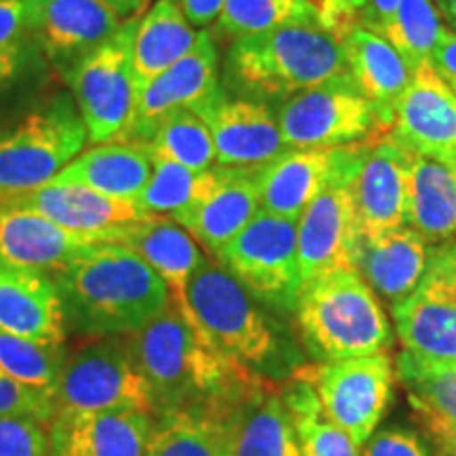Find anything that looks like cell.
<instances>
[{
  "instance_id": "13",
  "label": "cell",
  "mask_w": 456,
  "mask_h": 456,
  "mask_svg": "<svg viewBox=\"0 0 456 456\" xmlns=\"http://www.w3.org/2000/svg\"><path fill=\"white\" fill-rule=\"evenodd\" d=\"M218 87V49L212 32L201 30L191 53L140 89L127 127L117 142L148 144L161 121L174 112L195 110Z\"/></svg>"
},
{
  "instance_id": "22",
  "label": "cell",
  "mask_w": 456,
  "mask_h": 456,
  "mask_svg": "<svg viewBox=\"0 0 456 456\" xmlns=\"http://www.w3.org/2000/svg\"><path fill=\"white\" fill-rule=\"evenodd\" d=\"M226 456H302L281 387L262 379L222 414Z\"/></svg>"
},
{
  "instance_id": "26",
  "label": "cell",
  "mask_w": 456,
  "mask_h": 456,
  "mask_svg": "<svg viewBox=\"0 0 456 456\" xmlns=\"http://www.w3.org/2000/svg\"><path fill=\"white\" fill-rule=\"evenodd\" d=\"M106 241L121 243L157 273L167 283L171 298H184L186 285L208 254L184 226L169 216L144 214L142 218L123 224L108 235Z\"/></svg>"
},
{
  "instance_id": "41",
  "label": "cell",
  "mask_w": 456,
  "mask_h": 456,
  "mask_svg": "<svg viewBox=\"0 0 456 456\" xmlns=\"http://www.w3.org/2000/svg\"><path fill=\"white\" fill-rule=\"evenodd\" d=\"M45 425L26 416H0V456H49Z\"/></svg>"
},
{
  "instance_id": "5",
  "label": "cell",
  "mask_w": 456,
  "mask_h": 456,
  "mask_svg": "<svg viewBox=\"0 0 456 456\" xmlns=\"http://www.w3.org/2000/svg\"><path fill=\"white\" fill-rule=\"evenodd\" d=\"M175 302L220 351L245 366L265 370L281 359V338L269 317L216 258L208 256L188 281L184 298Z\"/></svg>"
},
{
  "instance_id": "32",
  "label": "cell",
  "mask_w": 456,
  "mask_h": 456,
  "mask_svg": "<svg viewBox=\"0 0 456 456\" xmlns=\"http://www.w3.org/2000/svg\"><path fill=\"white\" fill-rule=\"evenodd\" d=\"M199 34L178 0H157L146 15L138 20L134 38L135 91L180 61L199 41Z\"/></svg>"
},
{
  "instance_id": "37",
  "label": "cell",
  "mask_w": 456,
  "mask_h": 456,
  "mask_svg": "<svg viewBox=\"0 0 456 456\" xmlns=\"http://www.w3.org/2000/svg\"><path fill=\"white\" fill-rule=\"evenodd\" d=\"M442 28L440 9L433 0H399L395 15L385 28L383 38L395 47L410 70L414 72L420 64L431 61Z\"/></svg>"
},
{
  "instance_id": "42",
  "label": "cell",
  "mask_w": 456,
  "mask_h": 456,
  "mask_svg": "<svg viewBox=\"0 0 456 456\" xmlns=\"http://www.w3.org/2000/svg\"><path fill=\"white\" fill-rule=\"evenodd\" d=\"M55 414L53 395L17 383L0 372V416H26L49 423Z\"/></svg>"
},
{
  "instance_id": "1",
  "label": "cell",
  "mask_w": 456,
  "mask_h": 456,
  "mask_svg": "<svg viewBox=\"0 0 456 456\" xmlns=\"http://www.w3.org/2000/svg\"><path fill=\"white\" fill-rule=\"evenodd\" d=\"M125 342L151 387L155 416L178 410L222 412L265 379L220 351L175 300Z\"/></svg>"
},
{
  "instance_id": "52",
  "label": "cell",
  "mask_w": 456,
  "mask_h": 456,
  "mask_svg": "<svg viewBox=\"0 0 456 456\" xmlns=\"http://www.w3.org/2000/svg\"><path fill=\"white\" fill-rule=\"evenodd\" d=\"M450 167H452V169H454V174H456V159L452 161V165H450Z\"/></svg>"
},
{
  "instance_id": "12",
  "label": "cell",
  "mask_w": 456,
  "mask_h": 456,
  "mask_svg": "<svg viewBox=\"0 0 456 456\" xmlns=\"http://www.w3.org/2000/svg\"><path fill=\"white\" fill-rule=\"evenodd\" d=\"M410 155L391 134L353 146L349 191L359 235L372 237L406 226Z\"/></svg>"
},
{
  "instance_id": "23",
  "label": "cell",
  "mask_w": 456,
  "mask_h": 456,
  "mask_svg": "<svg viewBox=\"0 0 456 456\" xmlns=\"http://www.w3.org/2000/svg\"><path fill=\"white\" fill-rule=\"evenodd\" d=\"M349 148L298 151L288 148L265 167L256 169L260 208L292 222L345 167Z\"/></svg>"
},
{
  "instance_id": "50",
  "label": "cell",
  "mask_w": 456,
  "mask_h": 456,
  "mask_svg": "<svg viewBox=\"0 0 456 456\" xmlns=\"http://www.w3.org/2000/svg\"><path fill=\"white\" fill-rule=\"evenodd\" d=\"M17 68V53H0V83H4Z\"/></svg>"
},
{
  "instance_id": "33",
  "label": "cell",
  "mask_w": 456,
  "mask_h": 456,
  "mask_svg": "<svg viewBox=\"0 0 456 456\" xmlns=\"http://www.w3.org/2000/svg\"><path fill=\"white\" fill-rule=\"evenodd\" d=\"M144 456H226L224 420L212 410L159 414Z\"/></svg>"
},
{
  "instance_id": "38",
  "label": "cell",
  "mask_w": 456,
  "mask_h": 456,
  "mask_svg": "<svg viewBox=\"0 0 456 456\" xmlns=\"http://www.w3.org/2000/svg\"><path fill=\"white\" fill-rule=\"evenodd\" d=\"M148 146L155 155L171 159L192 171H208L216 165L212 134L195 110L174 112L161 121Z\"/></svg>"
},
{
  "instance_id": "7",
  "label": "cell",
  "mask_w": 456,
  "mask_h": 456,
  "mask_svg": "<svg viewBox=\"0 0 456 456\" xmlns=\"http://www.w3.org/2000/svg\"><path fill=\"white\" fill-rule=\"evenodd\" d=\"M81 112L60 95L0 138V195H20L53 180L87 146Z\"/></svg>"
},
{
  "instance_id": "35",
  "label": "cell",
  "mask_w": 456,
  "mask_h": 456,
  "mask_svg": "<svg viewBox=\"0 0 456 456\" xmlns=\"http://www.w3.org/2000/svg\"><path fill=\"white\" fill-rule=\"evenodd\" d=\"M216 24L232 41L285 26H322L315 0H226Z\"/></svg>"
},
{
  "instance_id": "10",
  "label": "cell",
  "mask_w": 456,
  "mask_h": 456,
  "mask_svg": "<svg viewBox=\"0 0 456 456\" xmlns=\"http://www.w3.org/2000/svg\"><path fill=\"white\" fill-rule=\"evenodd\" d=\"M256 300L294 311L302 281L296 222L258 209L248 226L216 256Z\"/></svg>"
},
{
  "instance_id": "49",
  "label": "cell",
  "mask_w": 456,
  "mask_h": 456,
  "mask_svg": "<svg viewBox=\"0 0 456 456\" xmlns=\"http://www.w3.org/2000/svg\"><path fill=\"white\" fill-rule=\"evenodd\" d=\"M433 3L440 9V15H444V20L448 21L446 26L456 30V0H433Z\"/></svg>"
},
{
  "instance_id": "24",
  "label": "cell",
  "mask_w": 456,
  "mask_h": 456,
  "mask_svg": "<svg viewBox=\"0 0 456 456\" xmlns=\"http://www.w3.org/2000/svg\"><path fill=\"white\" fill-rule=\"evenodd\" d=\"M431 243L412 228L402 226L380 235H359L355 269L380 302L391 309L419 288L431 265Z\"/></svg>"
},
{
  "instance_id": "51",
  "label": "cell",
  "mask_w": 456,
  "mask_h": 456,
  "mask_svg": "<svg viewBox=\"0 0 456 456\" xmlns=\"http://www.w3.org/2000/svg\"><path fill=\"white\" fill-rule=\"evenodd\" d=\"M437 454L440 456H456V442H446V444H437Z\"/></svg>"
},
{
  "instance_id": "53",
  "label": "cell",
  "mask_w": 456,
  "mask_h": 456,
  "mask_svg": "<svg viewBox=\"0 0 456 456\" xmlns=\"http://www.w3.org/2000/svg\"><path fill=\"white\" fill-rule=\"evenodd\" d=\"M452 89H454V94H456V85H452Z\"/></svg>"
},
{
  "instance_id": "39",
  "label": "cell",
  "mask_w": 456,
  "mask_h": 456,
  "mask_svg": "<svg viewBox=\"0 0 456 456\" xmlns=\"http://www.w3.org/2000/svg\"><path fill=\"white\" fill-rule=\"evenodd\" d=\"M61 346H47L0 330V372L17 383L53 395L60 379Z\"/></svg>"
},
{
  "instance_id": "28",
  "label": "cell",
  "mask_w": 456,
  "mask_h": 456,
  "mask_svg": "<svg viewBox=\"0 0 456 456\" xmlns=\"http://www.w3.org/2000/svg\"><path fill=\"white\" fill-rule=\"evenodd\" d=\"M94 241L38 214L0 208V265L53 277Z\"/></svg>"
},
{
  "instance_id": "15",
  "label": "cell",
  "mask_w": 456,
  "mask_h": 456,
  "mask_svg": "<svg viewBox=\"0 0 456 456\" xmlns=\"http://www.w3.org/2000/svg\"><path fill=\"white\" fill-rule=\"evenodd\" d=\"M195 112L209 127L222 167L260 169L288 151L275 114L260 102L226 98L218 87Z\"/></svg>"
},
{
  "instance_id": "54",
  "label": "cell",
  "mask_w": 456,
  "mask_h": 456,
  "mask_svg": "<svg viewBox=\"0 0 456 456\" xmlns=\"http://www.w3.org/2000/svg\"><path fill=\"white\" fill-rule=\"evenodd\" d=\"M315 3H317V4H319V0H315Z\"/></svg>"
},
{
  "instance_id": "4",
  "label": "cell",
  "mask_w": 456,
  "mask_h": 456,
  "mask_svg": "<svg viewBox=\"0 0 456 456\" xmlns=\"http://www.w3.org/2000/svg\"><path fill=\"white\" fill-rule=\"evenodd\" d=\"M228 77L262 98H292L336 78L351 77L338 41L322 26H285L232 41Z\"/></svg>"
},
{
  "instance_id": "45",
  "label": "cell",
  "mask_w": 456,
  "mask_h": 456,
  "mask_svg": "<svg viewBox=\"0 0 456 456\" xmlns=\"http://www.w3.org/2000/svg\"><path fill=\"white\" fill-rule=\"evenodd\" d=\"M431 66L442 74L450 85H456V30L444 24L440 38L431 55Z\"/></svg>"
},
{
  "instance_id": "8",
  "label": "cell",
  "mask_w": 456,
  "mask_h": 456,
  "mask_svg": "<svg viewBox=\"0 0 456 456\" xmlns=\"http://www.w3.org/2000/svg\"><path fill=\"white\" fill-rule=\"evenodd\" d=\"M138 17L125 20L121 28L100 47L68 70V83L77 100L91 144L117 140L134 112V38Z\"/></svg>"
},
{
  "instance_id": "25",
  "label": "cell",
  "mask_w": 456,
  "mask_h": 456,
  "mask_svg": "<svg viewBox=\"0 0 456 456\" xmlns=\"http://www.w3.org/2000/svg\"><path fill=\"white\" fill-rule=\"evenodd\" d=\"M332 37L342 47L353 81L372 102L380 127L389 134L397 102L412 81V70L387 38L366 28H342Z\"/></svg>"
},
{
  "instance_id": "11",
  "label": "cell",
  "mask_w": 456,
  "mask_h": 456,
  "mask_svg": "<svg viewBox=\"0 0 456 456\" xmlns=\"http://www.w3.org/2000/svg\"><path fill=\"white\" fill-rule=\"evenodd\" d=\"M294 374L313 387L328 419L362 448L389 408L395 368L387 353H376L317 362Z\"/></svg>"
},
{
  "instance_id": "18",
  "label": "cell",
  "mask_w": 456,
  "mask_h": 456,
  "mask_svg": "<svg viewBox=\"0 0 456 456\" xmlns=\"http://www.w3.org/2000/svg\"><path fill=\"white\" fill-rule=\"evenodd\" d=\"M47 425L49 456H144L155 416L138 410H57Z\"/></svg>"
},
{
  "instance_id": "2",
  "label": "cell",
  "mask_w": 456,
  "mask_h": 456,
  "mask_svg": "<svg viewBox=\"0 0 456 456\" xmlns=\"http://www.w3.org/2000/svg\"><path fill=\"white\" fill-rule=\"evenodd\" d=\"M51 279L64 305L66 326L89 338L138 332L171 302L167 283L114 241L89 243Z\"/></svg>"
},
{
  "instance_id": "21",
  "label": "cell",
  "mask_w": 456,
  "mask_h": 456,
  "mask_svg": "<svg viewBox=\"0 0 456 456\" xmlns=\"http://www.w3.org/2000/svg\"><path fill=\"white\" fill-rule=\"evenodd\" d=\"M121 17L95 0H28V30L60 64L74 66L121 28Z\"/></svg>"
},
{
  "instance_id": "17",
  "label": "cell",
  "mask_w": 456,
  "mask_h": 456,
  "mask_svg": "<svg viewBox=\"0 0 456 456\" xmlns=\"http://www.w3.org/2000/svg\"><path fill=\"white\" fill-rule=\"evenodd\" d=\"M258 209L256 169L214 165L197 201L171 220L184 226L205 252L216 258L220 249L248 226Z\"/></svg>"
},
{
  "instance_id": "40",
  "label": "cell",
  "mask_w": 456,
  "mask_h": 456,
  "mask_svg": "<svg viewBox=\"0 0 456 456\" xmlns=\"http://www.w3.org/2000/svg\"><path fill=\"white\" fill-rule=\"evenodd\" d=\"M399 0H319V24L330 34L359 26L383 37Z\"/></svg>"
},
{
  "instance_id": "9",
  "label": "cell",
  "mask_w": 456,
  "mask_h": 456,
  "mask_svg": "<svg viewBox=\"0 0 456 456\" xmlns=\"http://www.w3.org/2000/svg\"><path fill=\"white\" fill-rule=\"evenodd\" d=\"M275 118L285 146L298 151L346 148L385 134L353 77L300 91L279 106Z\"/></svg>"
},
{
  "instance_id": "43",
  "label": "cell",
  "mask_w": 456,
  "mask_h": 456,
  "mask_svg": "<svg viewBox=\"0 0 456 456\" xmlns=\"http://www.w3.org/2000/svg\"><path fill=\"white\" fill-rule=\"evenodd\" d=\"M362 456H431L414 431L385 429L362 446Z\"/></svg>"
},
{
  "instance_id": "46",
  "label": "cell",
  "mask_w": 456,
  "mask_h": 456,
  "mask_svg": "<svg viewBox=\"0 0 456 456\" xmlns=\"http://www.w3.org/2000/svg\"><path fill=\"white\" fill-rule=\"evenodd\" d=\"M224 3L226 0H178L186 20L195 28H199V30H203V28H208L218 20Z\"/></svg>"
},
{
  "instance_id": "3",
  "label": "cell",
  "mask_w": 456,
  "mask_h": 456,
  "mask_svg": "<svg viewBox=\"0 0 456 456\" xmlns=\"http://www.w3.org/2000/svg\"><path fill=\"white\" fill-rule=\"evenodd\" d=\"M296 328L317 362L387 353L393 340L383 302L357 269L323 273L300 288Z\"/></svg>"
},
{
  "instance_id": "30",
  "label": "cell",
  "mask_w": 456,
  "mask_h": 456,
  "mask_svg": "<svg viewBox=\"0 0 456 456\" xmlns=\"http://www.w3.org/2000/svg\"><path fill=\"white\" fill-rule=\"evenodd\" d=\"M395 374L431 442H456V362H429L402 351Z\"/></svg>"
},
{
  "instance_id": "36",
  "label": "cell",
  "mask_w": 456,
  "mask_h": 456,
  "mask_svg": "<svg viewBox=\"0 0 456 456\" xmlns=\"http://www.w3.org/2000/svg\"><path fill=\"white\" fill-rule=\"evenodd\" d=\"M208 171H192L184 165L159 157L152 152V174L135 205L144 214L178 216L191 208L208 184Z\"/></svg>"
},
{
  "instance_id": "27",
  "label": "cell",
  "mask_w": 456,
  "mask_h": 456,
  "mask_svg": "<svg viewBox=\"0 0 456 456\" xmlns=\"http://www.w3.org/2000/svg\"><path fill=\"white\" fill-rule=\"evenodd\" d=\"M66 328L64 305L53 279L0 265V330L38 345L61 346Z\"/></svg>"
},
{
  "instance_id": "6",
  "label": "cell",
  "mask_w": 456,
  "mask_h": 456,
  "mask_svg": "<svg viewBox=\"0 0 456 456\" xmlns=\"http://www.w3.org/2000/svg\"><path fill=\"white\" fill-rule=\"evenodd\" d=\"M57 410H138L155 416V399L125 336H102L64 357L57 379Z\"/></svg>"
},
{
  "instance_id": "44",
  "label": "cell",
  "mask_w": 456,
  "mask_h": 456,
  "mask_svg": "<svg viewBox=\"0 0 456 456\" xmlns=\"http://www.w3.org/2000/svg\"><path fill=\"white\" fill-rule=\"evenodd\" d=\"M28 34V0H0V53H17Z\"/></svg>"
},
{
  "instance_id": "34",
  "label": "cell",
  "mask_w": 456,
  "mask_h": 456,
  "mask_svg": "<svg viewBox=\"0 0 456 456\" xmlns=\"http://www.w3.org/2000/svg\"><path fill=\"white\" fill-rule=\"evenodd\" d=\"M281 393L302 456H362V448L328 419L317 393L306 380L294 374L292 380L281 387Z\"/></svg>"
},
{
  "instance_id": "14",
  "label": "cell",
  "mask_w": 456,
  "mask_h": 456,
  "mask_svg": "<svg viewBox=\"0 0 456 456\" xmlns=\"http://www.w3.org/2000/svg\"><path fill=\"white\" fill-rule=\"evenodd\" d=\"M353 146L349 148L345 167L296 222L298 232V269L302 285L323 273L338 269H355V248L359 228L355 208L349 191V165Z\"/></svg>"
},
{
  "instance_id": "48",
  "label": "cell",
  "mask_w": 456,
  "mask_h": 456,
  "mask_svg": "<svg viewBox=\"0 0 456 456\" xmlns=\"http://www.w3.org/2000/svg\"><path fill=\"white\" fill-rule=\"evenodd\" d=\"M95 3L104 4L110 11H114L118 17H125V20H129V17H134L138 11H142L146 7L148 0H95Z\"/></svg>"
},
{
  "instance_id": "19",
  "label": "cell",
  "mask_w": 456,
  "mask_h": 456,
  "mask_svg": "<svg viewBox=\"0 0 456 456\" xmlns=\"http://www.w3.org/2000/svg\"><path fill=\"white\" fill-rule=\"evenodd\" d=\"M0 208L43 216L61 228L106 241L114 228L138 220L144 212L134 201L114 199L78 184H47L20 195H0Z\"/></svg>"
},
{
  "instance_id": "29",
  "label": "cell",
  "mask_w": 456,
  "mask_h": 456,
  "mask_svg": "<svg viewBox=\"0 0 456 456\" xmlns=\"http://www.w3.org/2000/svg\"><path fill=\"white\" fill-rule=\"evenodd\" d=\"M152 174V151L144 142H106L81 152L53 180L87 186L102 195L134 201Z\"/></svg>"
},
{
  "instance_id": "31",
  "label": "cell",
  "mask_w": 456,
  "mask_h": 456,
  "mask_svg": "<svg viewBox=\"0 0 456 456\" xmlns=\"http://www.w3.org/2000/svg\"><path fill=\"white\" fill-rule=\"evenodd\" d=\"M406 226L431 245L456 237V174L450 165L410 155Z\"/></svg>"
},
{
  "instance_id": "47",
  "label": "cell",
  "mask_w": 456,
  "mask_h": 456,
  "mask_svg": "<svg viewBox=\"0 0 456 456\" xmlns=\"http://www.w3.org/2000/svg\"><path fill=\"white\" fill-rule=\"evenodd\" d=\"M433 265L442 271L452 292L456 294V243H450L446 248L433 249Z\"/></svg>"
},
{
  "instance_id": "20",
  "label": "cell",
  "mask_w": 456,
  "mask_h": 456,
  "mask_svg": "<svg viewBox=\"0 0 456 456\" xmlns=\"http://www.w3.org/2000/svg\"><path fill=\"white\" fill-rule=\"evenodd\" d=\"M391 313L403 351L429 362H456V294L433 256L419 288Z\"/></svg>"
},
{
  "instance_id": "16",
  "label": "cell",
  "mask_w": 456,
  "mask_h": 456,
  "mask_svg": "<svg viewBox=\"0 0 456 456\" xmlns=\"http://www.w3.org/2000/svg\"><path fill=\"white\" fill-rule=\"evenodd\" d=\"M389 134L408 151L452 165L456 159V94L431 61L412 72L397 102Z\"/></svg>"
}]
</instances>
